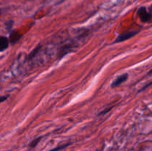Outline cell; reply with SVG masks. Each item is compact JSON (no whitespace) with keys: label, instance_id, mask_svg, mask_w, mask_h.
<instances>
[{"label":"cell","instance_id":"obj_1","mask_svg":"<svg viewBox=\"0 0 152 151\" xmlns=\"http://www.w3.org/2000/svg\"><path fill=\"white\" fill-rule=\"evenodd\" d=\"M138 16L142 22H148L151 19V11H148L145 7H140L137 11Z\"/></svg>","mask_w":152,"mask_h":151},{"label":"cell","instance_id":"obj_2","mask_svg":"<svg viewBox=\"0 0 152 151\" xmlns=\"http://www.w3.org/2000/svg\"><path fill=\"white\" fill-rule=\"evenodd\" d=\"M139 30H133V31H129V32L125 33H122L120 35L118 36L116 40L114 41V43H118L121 42V41H126V40L129 39V38H132L133 36H134L137 33H139Z\"/></svg>","mask_w":152,"mask_h":151},{"label":"cell","instance_id":"obj_3","mask_svg":"<svg viewBox=\"0 0 152 151\" xmlns=\"http://www.w3.org/2000/svg\"><path fill=\"white\" fill-rule=\"evenodd\" d=\"M128 78H129V74L128 73H123V74H121V75L118 76H117V78L113 81L112 84H111V87H118V86L120 85L122 83L126 81Z\"/></svg>","mask_w":152,"mask_h":151},{"label":"cell","instance_id":"obj_4","mask_svg":"<svg viewBox=\"0 0 152 151\" xmlns=\"http://www.w3.org/2000/svg\"><path fill=\"white\" fill-rule=\"evenodd\" d=\"M9 47V39L5 36H0V52L7 50Z\"/></svg>","mask_w":152,"mask_h":151},{"label":"cell","instance_id":"obj_5","mask_svg":"<svg viewBox=\"0 0 152 151\" xmlns=\"http://www.w3.org/2000/svg\"><path fill=\"white\" fill-rule=\"evenodd\" d=\"M21 37H22V35H21L20 33L14 31V32H12L11 33H10V40H9V41H10L11 44H15V43L17 42V41H19V38H20Z\"/></svg>","mask_w":152,"mask_h":151},{"label":"cell","instance_id":"obj_6","mask_svg":"<svg viewBox=\"0 0 152 151\" xmlns=\"http://www.w3.org/2000/svg\"><path fill=\"white\" fill-rule=\"evenodd\" d=\"M40 139H41V138H38V139H35V140H34V141H33V142H32V143H31V147H34V146H35V145L37 144V143H38Z\"/></svg>","mask_w":152,"mask_h":151},{"label":"cell","instance_id":"obj_7","mask_svg":"<svg viewBox=\"0 0 152 151\" xmlns=\"http://www.w3.org/2000/svg\"><path fill=\"white\" fill-rule=\"evenodd\" d=\"M68 144L64 145V146L58 147H56V148H54V149H53V150H50V151H59V150H60L61 149H62V148H64V147H66V146H68Z\"/></svg>","mask_w":152,"mask_h":151},{"label":"cell","instance_id":"obj_8","mask_svg":"<svg viewBox=\"0 0 152 151\" xmlns=\"http://www.w3.org/2000/svg\"><path fill=\"white\" fill-rule=\"evenodd\" d=\"M7 97H8V96H1L0 97V103H1V102H3L4 101H5L6 99H7Z\"/></svg>","mask_w":152,"mask_h":151},{"label":"cell","instance_id":"obj_9","mask_svg":"<svg viewBox=\"0 0 152 151\" xmlns=\"http://www.w3.org/2000/svg\"><path fill=\"white\" fill-rule=\"evenodd\" d=\"M1 10L0 9V16H1Z\"/></svg>","mask_w":152,"mask_h":151}]
</instances>
